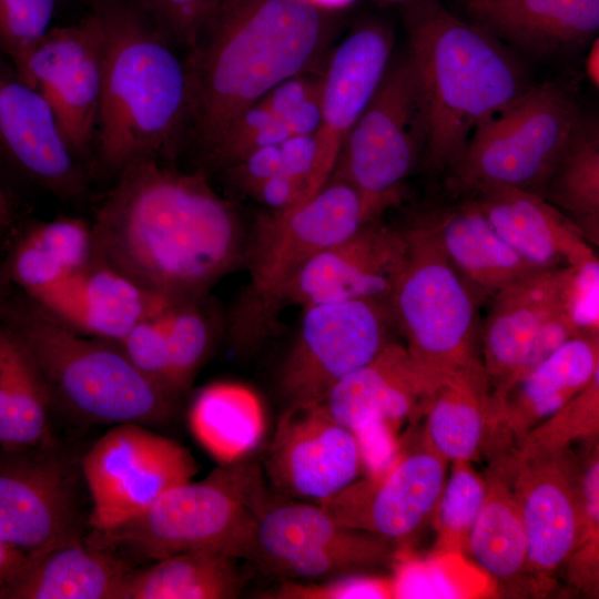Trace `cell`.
Returning a JSON list of instances; mask_svg holds the SVG:
<instances>
[{
	"instance_id": "2e32d148",
	"label": "cell",
	"mask_w": 599,
	"mask_h": 599,
	"mask_svg": "<svg viewBox=\"0 0 599 599\" xmlns=\"http://www.w3.org/2000/svg\"><path fill=\"white\" fill-rule=\"evenodd\" d=\"M104 32L98 13L52 27L14 68L49 104L77 159L91 162L102 93Z\"/></svg>"
},
{
	"instance_id": "b9f144b4",
	"label": "cell",
	"mask_w": 599,
	"mask_h": 599,
	"mask_svg": "<svg viewBox=\"0 0 599 599\" xmlns=\"http://www.w3.org/2000/svg\"><path fill=\"white\" fill-rule=\"evenodd\" d=\"M59 0H0V53L18 68L52 28Z\"/></svg>"
},
{
	"instance_id": "c3c4849f",
	"label": "cell",
	"mask_w": 599,
	"mask_h": 599,
	"mask_svg": "<svg viewBox=\"0 0 599 599\" xmlns=\"http://www.w3.org/2000/svg\"><path fill=\"white\" fill-rule=\"evenodd\" d=\"M585 71L588 80L596 88L599 87V39L596 37L591 42L586 55Z\"/></svg>"
},
{
	"instance_id": "7402d4cb",
	"label": "cell",
	"mask_w": 599,
	"mask_h": 599,
	"mask_svg": "<svg viewBox=\"0 0 599 599\" xmlns=\"http://www.w3.org/2000/svg\"><path fill=\"white\" fill-rule=\"evenodd\" d=\"M446 378L390 341L369 363L337 382L321 404L356 436L376 429L397 433L425 414Z\"/></svg>"
},
{
	"instance_id": "9a60e30c",
	"label": "cell",
	"mask_w": 599,
	"mask_h": 599,
	"mask_svg": "<svg viewBox=\"0 0 599 599\" xmlns=\"http://www.w3.org/2000/svg\"><path fill=\"white\" fill-rule=\"evenodd\" d=\"M394 545L336 522L316 502H267L248 558L285 580L316 581L390 559Z\"/></svg>"
},
{
	"instance_id": "f35d334b",
	"label": "cell",
	"mask_w": 599,
	"mask_h": 599,
	"mask_svg": "<svg viewBox=\"0 0 599 599\" xmlns=\"http://www.w3.org/2000/svg\"><path fill=\"white\" fill-rule=\"evenodd\" d=\"M433 520L438 535L437 549L466 552L468 536L487 495V478L471 463H451Z\"/></svg>"
},
{
	"instance_id": "ffe728a7",
	"label": "cell",
	"mask_w": 599,
	"mask_h": 599,
	"mask_svg": "<svg viewBox=\"0 0 599 599\" xmlns=\"http://www.w3.org/2000/svg\"><path fill=\"white\" fill-rule=\"evenodd\" d=\"M0 162L60 199L87 190L84 165L43 97L0 53Z\"/></svg>"
},
{
	"instance_id": "e575fe53",
	"label": "cell",
	"mask_w": 599,
	"mask_h": 599,
	"mask_svg": "<svg viewBox=\"0 0 599 599\" xmlns=\"http://www.w3.org/2000/svg\"><path fill=\"white\" fill-rule=\"evenodd\" d=\"M189 420L194 437L220 464L246 457L265 429L258 396L232 382L204 387L191 405Z\"/></svg>"
},
{
	"instance_id": "d6986e66",
	"label": "cell",
	"mask_w": 599,
	"mask_h": 599,
	"mask_svg": "<svg viewBox=\"0 0 599 599\" xmlns=\"http://www.w3.org/2000/svg\"><path fill=\"white\" fill-rule=\"evenodd\" d=\"M506 457L527 540L529 577L536 588H548L582 538L578 463L568 449Z\"/></svg>"
},
{
	"instance_id": "7dc6e473",
	"label": "cell",
	"mask_w": 599,
	"mask_h": 599,
	"mask_svg": "<svg viewBox=\"0 0 599 599\" xmlns=\"http://www.w3.org/2000/svg\"><path fill=\"white\" fill-rule=\"evenodd\" d=\"M28 559L26 554L0 540V591L19 573Z\"/></svg>"
},
{
	"instance_id": "277c9868",
	"label": "cell",
	"mask_w": 599,
	"mask_h": 599,
	"mask_svg": "<svg viewBox=\"0 0 599 599\" xmlns=\"http://www.w3.org/2000/svg\"><path fill=\"white\" fill-rule=\"evenodd\" d=\"M404 20L426 110L423 162L445 175L477 126L529 88L527 77L499 39L439 0H408Z\"/></svg>"
},
{
	"instance_id": "ba28073f",
	"label": "cell",
	"mask_w": 599,
	"mask_h": 599,
	"mask_svg": "<svg viewBox=\"0 0 599 599\" xmlns=\"http://www.w3.org/2000/svg\"><path fill=\"white\" fill-rule=\"evenodd\" d=\"M580 119L559 84L529 85L477 126L445 174L446 187L464 197L500 186L540 195Z\"/></svg>"
},
{
	"instance_id": "4fadbf2b",
	"label": "cell",
	"mask_w": 599,
	"mask_h": 599,
	"mask_svg": "<svg viewBox=\"0 0 599 599\" xmlns=\"http://www.w3.org/2000/svg\"><path fill=\"white\" fill-rule=\"evenodd\" d=\"M570 267L536 268L493 296L479 335L493 396L577 336L562 302Z\"/></svg>"
},
{
	"instance_id": "30bf717a",
	"label": "cell",
	"mask_w": 599,
	"mask_h": 599,
	"mask_svg": "<svg viewBox=\"0 0 599 599\" xmlns=\"http://www.w3.org/2000/svg\"><path fill=\"white\" fill-rule=\"evenodd\" d=\"M427 139L419 80L407 55L388 65L368 105L348 133L333 173L359 193L367 222L397 201Z\"/></svg>"
},
{
	"instance_id": "74e56055",
	"label": "cell",
	"mask_w": 599,
	"mask_h": 599,
	"mask_svg": "<svg viewBox=\"0 0 599 599\" xmlns=\"http://www.w3.org/2000/svg\"><path fill=\"white\" fill-rule=\"evenodd\" d=\"M197 301L173 303L156 316L169 357V389L179 400L190 389L213 342L211 324Z\"/></svg>"
},
{
	"instance_id": "d590c367",
	"label": "cell",
	"mask_w": 599,
	"mask_h": 599,
	"mask_svg": "<svg viewBox=\"0 0 599 599\" xmlns=\"http://www.w3.org/2000/svg\"><path fill=\"white\" fill-rule=\"evenodd\" d=\"M582 232L599 242V132L580 119L540 194Z\"/></svg>"
},
{
	"instance_id": "7a4b0ae2",
	"label": "cell",
	"mask_w": 599,
	"mask_h": 599,
	"mask_svg": "<svg viewBox=\"0 0 599 599\" xmlns=\"http://www.w3.org/2000/svg\"><path fill=\"white\" fill-rule=\"evenodd\" d=\"M334 12L305 0H215L189 51V132L204 159L230 122L305 73L334 32Z\"/></svg>"
},
{
	"instance_id": "5bb4252c",
	"label": "cell",
	"mask_w": 599,
	"mask_h": 599,
	"mask_svg": "<svg viewBox=\"0 0 599 599\" xmlns=\"http://www.w3.org/2000/svg\"><path fill=\"white\" fill-rule=\"evenodd\" d=\"M78 468L52 445L0 451V540L37 557L81 540Z\"/></svg>"
},
{
	"instance_id": "836d02e7",
	"label": "cell",
	"mask_w": 599,
	"mask_h": 599,
	"mask_svg": "<svg viewBox=\"0 0 599 599\" xmlns=\"http://www.w3.org/2000/svg\"><path fill=\"white\" fill-rule=\"evenodd\" d=\"M237 558L213 551H192L155 560L132 569L118 599H232L243 580Z\"/></svg>"
},
{
	"instance_id": "ac0fdd59",
	"label": "cell",
	"mask_w": 599,
	"mask_h": 599,
	"mask_svg": "<svg viewBox=\"0 0 599 599\" xmlns=\"http://www.w3.org/2000/svg\"><path fill=\"white\" fill-rule=\"evenodd\" d=\"M264 467L280 491L314 502L338 494L365 474L356 435L321 403L285 407Z\"/></svg>"
},
{
	"instance_id": "60d3db41",
	"label": "cell",
	"mask_w": 599,
	"mask_h": 599,
	"mask_svg": "<svg viewBox=\"0 0 599 599\" xmlns=\"http://www.w3.org/2000/svg\"><path fill=\"white\" fill-rule=\"evenodd\" d=\"M296 136L288 125L261 101L237 114L204 158L210 166L226 169L251 152Z\"/></svg>"
},
{
	"instance_id": "484cf974",
	"label": "cell",
	"mask_w": 599,
	"mask_h": 599,
	"mask_svg": "<svg viewBox=\"0 0 599 599\" xmlns=\"http://www.w3.org/2000/svg\"><path fill=\"white\" fill-rule=\"evenodd\" d=\"M414 223L430 236L475 296L493 297L536 270L497 234L473 197L430 210Z\"/></svg>"
},
{
	"instance_id": "d6a6232c",
	"label": "cell",
	"mask_w": 599,
	"mask_h": 599,
	"mask_svg": "<svg viewBox=\"0 0 599 599\" xmlns=\"http://www.w3.org/2000/svg\"><path fill=\"white\" fill-rule=\"evenodd\" d=\"M93 258L91 224L60 216L40 222L18 240L9 255L7 273L29 297L63 281Z\"/></svg>"
},
{
	"instance_id": "8d00e7d4",
	"label": "cell",
	"mask_w": 599,
	"mask_h": 599,
	"mask_svg": "<svg viewBox=\"0 0 599 599\" xmlns=\"http://www.w3.org/2000/svg\"><path fill=\"white\" fill-rule=\"evenodd\" d=\"M392 579L393 598H473L489 593L490 578L464 552L436 550L428 558L398 554Z\"/></svg>"
},
{
	"instance_id": "8fae6325",
	"label": "cell",
	"mask_w": 599,
	"mask_h": 599,
	"mask_svg": "<svg viewBox=\"0 0 599 599\" xmlns=\"http://www.w3.org/2000/svg\"><path fill=\"white\" fill-rule=\"evenodd\" d=\"M197 471L187 448L145 425L118 424L100 437L81 461L91 499L89 525L113 528L148 509Z\"/></svg>"
},
{
	"instance_id": "f907efd6",
	"label": "cell",
	"mask_w": 599,
	"mask_h": 599,
	"mask_svg": "<svg viewBox=\"0 0 599 599\" xmlns=\"http://www.w3.org/2000/svg\"><path fill=\"white\" fill-rule=\"evenodd\" d=\"M312 6L328 12H335L353 4L356 0H305Z\"/></svg>"
},
{
	"instance_id": "6da1fadb",
	"label": "cell",
	"mask_w": 599,
	"mask_h": 599,
	"mask_svg": "<svg viewBox=\"0 0 599 599\" xmlns=\"http://www.w3.org/2000/svg\"><path fill=\"white\" fill-rule=\"evenodd\" d=\"M93 223V258L146 292L195 301L237 264L242 229L203 172L159 160L122 170Z\"/></svg>"
},
{
	"instance_id": "9c48e42d",
	"label": "cell",
	"mask_w": 599,
	"mask_h": 599,
	"mask_svg": "<svg viewBox=\"0 0 599 599\" xmlns=\"http://www.w3.org/2000/svg\"><path fill=\"white\" fill-rule=\"evenodd\" d=\"M407 254L390 301L394 326L422 365L444 377H485L475 295L430 236L405 227Z\"/></svg>"
},
{
	"instance_id": "44dd1931",
	"label": "cell",
	"mask_w": 599,
	"mask_h": 599,
	"mask_svg": "<svg viewBox=\"0 0 599 599\" xmlns=\"http://www.w3.org/2000/svg\"><path fill=\"white\" fill-rule=\"evenodd\" d=\"M406 230L374 220L313 255L286 287L283 304L354 300L389 303L407 254Z\"/></svg>"
},
{
	"instance_id": "7bdbcfd3",
	"label": "cell",
	"mask_w": 599,
	"mask_h": 599,
	"mask_svg": "<svg viewBox=\"0 0 599 599\" xmlns=\"http://www.w3.org/2000/svg\"><path fill=\"white\" fill-rule=\"evenodd\" d=\"M265 598L273 599H387L393 598L392 579L348 573L316 581L284 580Z\"/></svg>"
},
{
	"instance_id": "4dcf8cb0",
	"label": "cell",
	"mask_w": 599,
	"mask_h": 599,
	"mask_svg": "<svg viewBox=\"0 0 599 599\" xmlns=\"http://www.w3.org/2000/svg\"><path fill=\"white\" fill-rule=\"evenodd\" d=\"M51 395L17 333L0 322V449L51 445Z\"/></svg>"
},
{
	"instance_id": "3957f363",
	"label": "cell",
	"mask_w": 599,
	"mask_h": 599,
	"mask_svg": "<svg viewBox=\"0 0 599 599\" xmlns=\"http://www.w3.org/2000/svg\"><path fill=\"white\" fill-rule=\"evenodd\" d=\"M104 32L102 93L90 165L114 179L171 159L189 129L186 60L135 0H91Z\"/></svg>"
},
{
	"instance_id": "e0dca14e",
	"label": "cell",
	"mask_w": 599,
	"mask_h": 599,
	"mask_svg": "<svg viewBox=\"0 0 599 599\" xmlns=\"http://www.w3.org/2000/svg\"><path fill=\"white\" fill-rule=\"evenodd\" d=\"M446 477L447 461L423 440L316 504L342 526L406 546L433 519Z\"/></svg>"
},
{
	"instance_id": "5b68a950",
	"label": "cell",
	"mask_w": 599,
	"mask_h": 599,
	"mask_svg": "<svg viewBox=\"0 0 599 599\" xmlns=\"http://www.w3.org/2000/svg\"><path fill=\"white\" fill-rule=\"evenodd\" d=\"M0 322L21 338L53 407L90 424L164 426L179 400L145 377L111 341L84 335L27 295L0 298Z\"/></svg>"
},
{
	"instance_id": "cb8c5ba5",
	"label": "cell",
	"mask_w": 599,
	"mask_h": 599,
	"mask_svg": "<svg viewBox=\"0 0 599 599\" xmlns=\"http://www.w3.org/2000/svg\"><path fill=\"white\" fill-rule=\"evenodd\" d=\"M30 298L71 328L114 343L176 303L144 291L95 258Z\"/></svg>"
},
{
	"instance_id": "ee69618b",
	"label": "cell",
	"mask_w": 599,
	"mask_h": 599,
	"mask_svg": "<svg viewBox=\"0 0 599 599\" xmlns=\"http://www.w3.org/2000/svg\"><path fill=\"white\" fill-rule=\"evenodd\" d=\"M566 315L577 336L599 337V261L571 266L562 292Z\"/></svg>"
},
{
	"instance_id": "ab89813d",
	"label": "cell",
	"mask_w": 599,
	"mask_h": 599,
	"mask_svg": "<svg viewBox=\"0 0 599 599\" xmlns=\"http://www.w3.org/2000/svg\"><path fill=\"white\" fill-rule=\"evenodd\" d=\"M599 372L588 385L515 443L512 453L531 456L568 449L576 440L598 437Z\"/></svg>"
},
{
	"instance_id": "8992f818",
	"label": "cell",
	"mask_w": 599,
	"mask_h": 599,
	"mask_svg": "<svg viewBox=\"0 0 599 599\" xmlns=\"http://www.w3.org/2000/svg\"><path fill=\"white\" fill-rule=\"evenodd\" d=\"M262 470L244 457L186 481L138 516L85 541L97 548L159 560L192 551L248 558L256 522L267 502Z\"/></svg>"
},
{
	"instance_id": "52a82bcc",
	"label": "cell",
	"mask_w": 599,
	"mask_h": 599,
	"mask_svg": "<svg viewBox=\"0 0 599 599\" xmlns=\"http://www.w3.org/2000/svg\"><path fill=\"white\" fill-rule=\"evenodd\" d=\"M365 223L359 193L335 173L300 206L261 212L244 253L248 280L230 319L234 348L250 353L260 346L273 332L286 287L298 270L313 255L351 236Z\"/></svg>"
},
{
	"instance_id": "f546056e",
	"label": "cell",
	"mask_w": 599,
	"mask_h": 599,
	"mask_svg": "<svg viewBox=\"0 0 599 599\" xmlns=\"http://www.w3.org/2000/svg\"><path fill=\"white\" fill-rule=\"evenodd\" d=\"M424 415L423 440L447 463H471L494 440L502 443L487 378H446Z\"/></svg>"
},
{
	"instance_id": "816d5d0a",
	"label": "cell",
	"mask_w": 599,
	"mask_h": 599,
	"mask_svg": "<svg viewBox=\"0 0 599 599\" xmlns=\"http://www.w3.org/2000/svg\"><path fill=\"white\" fill-rule=\"evenodd\" d=\"M7 294L3 285L0 283V298Z\"/></svg>"
},
{
	"instance_id": "bcb514c9",
	"label": "cell",
	"mask_w": 599,
	"mask_h": 599,
	"mask_svg": "<svg viewBox=\"0 0 599 599\" xmlns=\"http://www.w3.org/2000/svg\"><path fill=\"white\" fill-rule=\"evenodd\" d=\"M591 444L582 464L578 465L583 524L579 545H599V450L597 441Z\"/></svg>"
},
{
	"instance_id": "7c38bea8",
	"label": "cell",
	"mask_w": 599,
	"mask_h": 599,
	"mask_svg": "<svg viewBox=\"0 0 599 599\" xmlns=\"http://www.w3.org/2000/svg\"><path fill=\"white\" fill-rule=\"evenodd\" d=\"M389 303L354 300L303 307L301 324L277 376L286 406L321 403L342 378L388 343Z\"/></svg>"
},
{
	"instance_id": "603a6c76",
	"label": "cell",
	"mask_w": 599,
	"mask_h": 599,
	"mask_svg": "<svg viewBox=\"0 0 599 599\" xmlns=\"http://www.w3.org/2000/svg\"><path fill=\"white\" fill-rule=\"evenodd\" d=\"M392 48V31L380 22H367L341 42L329 59L322 77L321 124L314 133L318 163L328 179L389 65Z\"/></svg>"
},
{
	"instance_id": "f6af8a7d",
	"label": "cell",
	"mask_w": 599,
	"mask_h": 599,
	"mask_svg": "<svg viewBox=\"0 0 599 599\" xmlns=\"http://www.w3.org/2000/svg\"><path fill=\"white\" fill-rule=\"evenodd\" d=\"M175 43L194 47L215 0H135Z\"/></svg>"
},
{
	"instance_id": "d4e9b609",
	"label": "cell",
	"mask_w": 599,
	"mask_h": 599,
	"mask_svg": "<svg viewBox=\"0 0 599 599\" xmlns=\"http://www.w3.org/2000/svg\"><path fill=\"white\" fill-rule=\"evenodd\" d=\"M497 234L536 268L577 266L596 256L580 229L536 193L491 187L473 196Z\"/></svg>"
},
{
	"instance_id": "1f68e13d",
	"label": "cell",
	"mask_w": 599,
	"mask_h": 599,
	"mask_svg": "<svg viewBox=\"0 0 599 599\" xmlns=\"http://www.w3.org/2000/svg\"><path fill=\"white\" fill-rule=\"evenodd\" d=\"M487 495L468 536L467 549L490 579L516 585L530 579L525 529L507 457H499L487 477Z\"/></svg>"
},
{
	"instance_id": "681fc988",
	"label": "cell",
	"mask_w": 599,
	"mask_h": 599,
	"mask_svg": "<svg viewBox=\"0 0 599 599\" xmlns=\"http://www.w3.org/2000/svg\"><path fill=\"white\" fill-rule=\"evenodd\" d=\"M14 213L13 201L6 187L0 183V234L12 225Z\"/></svg>"
},
{
	"instance_id": "83f0119b",
	"label": "cell",
	"mask_w": 599,
	"mask_h": 599,
	"mask_svg": "<svg viewBox=\"0 0 599 599\" xmlns=\"http://www.w3.org/2000/svg\"><path fill=\"white\" fill-rule=\"evenodd\" d=\"M473 21L538 55L578 49L599 30V0H465Z\"/></svg>"
},
{
	"instance_id": "4316f807",
	"label": "cell",
	"mask_w": 599,
	"mask_h": 599,
	"mask_svg": "<svg viewBox=\"0 0 599 599\" xmlns=\"http://www.w3.org/2000/svg\"><path fill=\"white\" fill-rule=\"evenodd\" d=\"M599 372V337L575 336L493 396L502 440L516 443L582 390Z\"/></svg>"
},
{
	"instance_id": "f1b7e54d",
	"label": "cell",
	"mask_w": 599,
	"mask_h": 599,
	"mask_svg": "<svg viewBox=\"0 0 599 599\" xmlns=\"http://www.w3.org/2000/svg\"><path fill=\"white\" fill-rule=\"evenodd\" d=\"M131 570L123 558L83 538L28 559L0 599H118Z\"/></svg>"
}]
</instances>
